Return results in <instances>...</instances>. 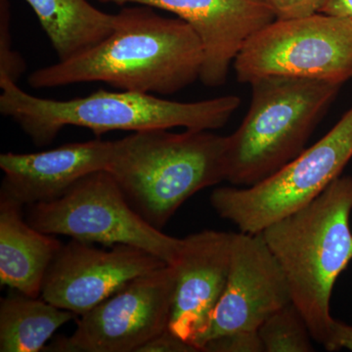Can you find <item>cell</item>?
Instances as JSON below:
<instances>
[{
	"instance_id": "cell-1",
	"label": "cell",
	"mask_w": 352,
	"mask_h": 352,
	"mask_svg": "<svg viewBox=\"0 0 352 352\" xmlns=\"http://www.w3.org/2000/svg\"><path fill=\"white\" fill-rule=\"evenodd\" d=\"M204 48L194 30L150 6L116 14L112 34L68 61L32 72L36 89L82 82H105L124 91L170 95L200 80Z\"/></svg>"
},
{
	"instance_id": "cell-2",
	"label": "cell",
	"mask_w": 352,
	"mask_h": 352,
	"mask_svg": "<svg viewBox=\"0 0 352 352\" xmlns=\"http://www.w3.org/2000/svg\"><path fill=\"white\" fill-rule=\"evenodd\" d=\"M0 113L17 122L38 147L50 144L69 126L89 129L98 138L115 131H215L226 126L241 105L236 95L186 103L103 89L72 100H50L27 94L7 78H0Z\"/></svg>"
},
{
	"instance_id": "cell-3",
	"label": "cell",
	"mask_w": 352,
	"mask_h": 352,
	"mask_svg": "<svg viewBox=\"0 0 352 352\" xmlns=\"http://www.w3.org/2000/svg\"><path fill=\"white\" fill-rule=\"evenodd\" d=\"M351 212L352 177L340 175L311 203L261 232L286 276L292 302L323 346L335 320L333 287L352 261Z\"/></svg>"
},
{
	"instance_id": "cell-4",
	"label": "cell",
	"mask_w": 352,
	"mask_h": 352,
	"mask_svg": "<svg viewBox=\"0 0 352 352\" xmlns=\"http://www.w3.org/2000/svg\"><path fill=\"white\" fill-rule=\"evenodd\" d=\"M227 143L210 131L134 132L115 141L106 170L131 207L162 230L189 198L226 182Z\"/></svg>"
},
{
	"instance_id": "cell-5",
	"label": "cell",
	"mask_w": 352,
	"mask_h": 352,
	"mask_svg": "<svg viewBox=\"0 0 352 352\" xmlns=\"http://www.w3.org/2000/svg\"><path fill=\"white\" fill-rule=\"evenodd\" d=\"M342 85L284 76L252 82L249 110L227 136L226 182L252 186L305 151Z\"/></svg>"
},
{
	"instance_id": "cell-6",
	"label": "cell",
	"mask_w": 352,
	"mask_h": 352,
	"mask_svg": "<svg viewBox=\"0 0 352 352\" xmlns=\"http://www.w3.org/2000/svg\"><path fill=\"white\" fill-rule=\"evenodd\" d=\"M352 157V107L327 134L276 173L249 187H221L210 204L241 232L258 234L300 210L342 175Z\"/></svg>"
},
{
	"instance_id": "cell-7",
	"label": "cell",
	"mask_w": 352,
	"mask_h": 352,
	"mask_svg": "<svg viewBox=\"0 0 352 352\" xmlns=\"http://www.w3.org/2000/svg\"><path fill=\"white\" fill-rule=\"evenodd\" d=\"M27 221L51 235L105 247L129 245L175 264L183 239L151 226L131 207L107 170L90 173L54 200L29 206Z\"/></svg>"
},
{
	"instance_id": "cell-8",
	"label": "cell",
	"mask_w": 352,
	"mask_h": 352,
	"mask_svg": "<svg viewBox=\"0 0 352 352\" xmlns=\"http://www.w3.org/2000/svg\"><path fill=\"white\" fill-rule=\"evenodd\" d=\"M233 65L241 83L284 76L342 85L352 78V19H275L248 39Z\"/></svg>"
},
{
	"instance_id": "cell-9",
	"label": "cell",
	"mask_w": 352,
	"mask_h": 352,
	"mask_svg": "<svg viewBox=\"0 0 352 352\" xmlns=\"http://www.w3.org/2000/svg\"><path fill=\"white\" fill-rule=\"evenodd\" d=\"M176 288L175 265L131 280L76 320L73 335L53 351L138 352L168 329Z\"/></svg>"
},
{
	"instance_id": "cell-10",
	"label": "cell",
	"mask_w": 352,
	"mask_h": 352,
	"mask_svg": "<svg viewBox=\"0 0 352 352\" xmlns=\"http://www.w3.org/2000/svg\"><path fill=\"white\" fill-rule=\"evenodd\" d=\"M164 265L162 259L132 245L103 250L72 239L51 263L41 298L82 316L131 280Z\"/></svg>"
},
{
	"instance_id": "cell-11",
	"label": "cell",
	"mask_w": 352,
	"mask_h": 352,
	"mask_svg": "<svg viewBox=\"0 0 352 352\" xmlns=\"http://www.w3.org/2000/svg\"><path fill=\"white\" fill-rule=\"evenodd\" d=\"M292 302L281 266L261 233H234L226 289L199 344L238 331H258L270 315Z\"/></svg>"
},
{
	"instance_id": "cell-12",
	"label": "cell",
	"mask_w": 352,
	"mask_h": 352,
	"mask_svg": "<svg viewBox=\"0 0 352 352\" xmlns=\"http://www.w3.org/2000/svg\"><path fill=\"white\" fill-rule=\"evenodd\" d=\"M138 3L175 14L194 30L204 48L200 80L206 87L226 82L229 69L252 34L276 17L264 0H99Z\"/></svg>"
},
{
	"instance_id": "cell-13",
	"label": "cell",
	"mask_w": 352,
	"mask_h": 352,
	"mask_svg": "<svg viewBox=\"0 0 352 352\" xmlns=\"http://www.w3.org/2000/svg\"><path fill=\"white\" fill-rule=\"evenodd\" d=\"M233 235L205 230L187 236L173 264L176 288L168 329L198 349L226 289Z\"/></svg>"
},
{
	"instance_id": "cell-14",
	"label": "cell",
	"mask_w": 352,
	"mask_h": 352,
	"mask_svg": "<svg viewBox=\"0 0 352 352\" xmlns=\"http://www.w3.org/2000/svg\"><path fill=\"white\" fill-rule=\"evenodd\" d=\"M115 141L68 143L47 151L0 155V198L22 206L59 198L90 173L107 170Z\"/></svg>"
},
{
	"instance_id": "cell-15",
	"label": "cell",
	"mask_w": 352,
	"mask_h": 352,
	"mask_svg": "<svg viewBox=\"0 0 352 352\" xmlns=\"http://www.w3.org/2000/svg\"><path fill=\"white\" fill-rule=\"evenodd\" d=\"M23 207L0 198V284L39 298L46 272L63 245L25 220Z\"/></svg>"
},
{
	"instance_id": "cell-16",
	"label": "cell",
	"mask_w": 352,
	"mask_h": 352,
	"mask_svg": "<svg viewBox=\"0 0 352 352\" xmlns=\"http://www.w3.org/2000/svg\"><path fill=\"white\" fill-rule=\"evenodd\" d=\"M38 16L59 62L98 45L116 25V14L102 12L87 0H25Z\"/></svg>"
},
{
	"instance_id": "cell-17",
	"label": "cell",
	"mask_w": 352,
	"mask_h": 352,
	"mask_svg": "<svg viewBox=\"0 0 352 352\" xmlns=\"http://www.w3.org/2000/svg\"><path fill=\"white\" fill-rule=\"evenodd\" d=\"M76 317L43 298L18 293L0 302V351L38 352L53 333Z\"/></svg>"
},
{
	"instance_id": "cell-18",
	"label": "cell",
	"mask_w": 352,
	"mask_h": 352,
	"mask_svg": "<svg viewBox=\"0 0 352 352\" xmlns=\"http://www.w3.org/2000/svg\"><path fill=\"white\" fill-rule=\"evenodd\" d=\"M264 352L314 351L307 321L293 302L277 310L258 330Z\"/></svg>"
},
{
	"instance_id": "cell-19",
	"label": "cell",
	"mask_w": 352,
	"mask_h": 352,
	"mask_svg": "<svg viewBox=\"0 0 352 352\" xmlns=\"http://www.w3.org/2000/svg\"><path fill=\"white\" fill-rule=\"evenodd\" d=\"M11 11L8 0H0V78L18 82L27 69L25 60L12 47Z\"/></svg>"
},
{
	"instance_id": "cell-20",
	"label": "cell",
	"mask_w": 352,
	"mask_h": 352,
	"mask_svg": "<svg viewBox=\"0 0 352 352\" xmlns=\"http://www.w3.org/2000/svg\"><path fill=\"white\" fill-rule=\"evenodd\" d=\"M204 352H264L258 331H238L206 342Z\"/></svg>"
},
{
	"instance_id": "cell-21",
	"label": "cell",
	"mask_w": 352,
	"mask_h": 352,
	"mask_svg": "<svg viewBox=\"0 0 352 352\" xmlns=\"http://www.w3.org/2000/svg\"><path fill=\"white\" fill-rule=\"evenodd\" d=\"M272 9L276 19L307 17L323 12L328 0H264Z\"/></svg>"
},
{
	"instance_id": "cell-22",
	"label": "cell",
	"mask_w": 352,
	"mask_h": 352,
	"mask_svg": "<svg viewBox=\"0 0 352 352\" xmlns=\"http://www.w3.org/2000/svg\"><path fill=\"white\" fill-rule=\"evenodd\" d=\"M193 344L185 342L179 337L166 329L154 339L146 342L138 352H199Z\"/></svg>"
},
{
	"instance_id": "cell-23",
	"label": "cell",
	"mask_w": 352,
	"mask_h": 352,
	"mask_svg": "<svg viewBox=\"0 0 352 352\" xmlns=\"http://www.w3.org/2000/svg\"><path fill=\"white\" fill-rule=\"evenodd\" d=\"M323 346L328 351H337L342 349L352 351V326L333 320L330 337Z\"/></svg>"
},
{
	"instance_id": "cell-24",
	"label": "cell",
	"mask_w": 352,
	"mask_h": 352,
	"mask_svg": "<svg viewBox=\"0 0 352 352\" xmlns=\"http://www.w3.org/2000/svg\"><path fill=\"white\" fill-rule=\"evenodd\" d=\"M322 13L352 19V0H328Z\"/></svg>"
}]
</instances>
